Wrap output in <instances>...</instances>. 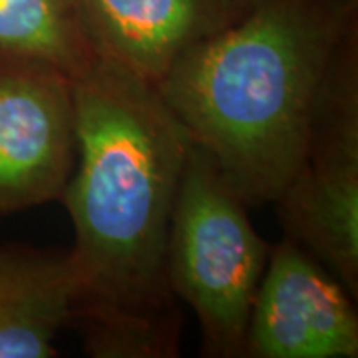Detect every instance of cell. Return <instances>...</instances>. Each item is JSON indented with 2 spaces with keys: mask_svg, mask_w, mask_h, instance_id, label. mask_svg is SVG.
Returning <instances> with one entry per match:
<instances>
[{
  "mask_svg": "<svg viewBox=\"0 0 358 358\" xmlns=\"http://www.w3.org/2000/svg\"><path fill=\"white\" fill-rule=\"evenodd\" d=\"M46 58L72 76L98 58L80 16L78 0H0V56Z\"/></svg>",
  "mask_w": 358,
  "mask_h": 358,
  "instance_id": "obj_9",
  "label": "cell"
},
{
  "mask_svg": "<svg viewBox=\"0 0 358 358\" xmlns=\"http://www.w3.org/2000/svg\"><path fill=\"white\" fill-rule=\"evenodd\" d=\"M78 162L60 203L74 227L70 329L94 358H173L183 313L166 273L192 136L154 84L96 58L76 78Z\"/></svg>",
  "mask_w": 358,
  "mask_h": 358,
  "instance_id": "obj_1",
  "label": "cell"
},
{
  "mask_svg": "<svg viewBox=\"0 0 358 358\" xmlns=\"http://www.w3.org/2000/svg\"><path fill=\"white\" fill-rule=\"evenodd\" d=\"M255 0H78L98 58L159 86L187 48L237 22Z\"/></svg>",
  "mask_w": 358,
  "mask_h": 358,
  "instance_id": "obj_7",
  "label": "cell"
},
{
  "mask_svg": "<svg viewBox=\"0 0 358 358\" xmlns=\"http://www.w3.org/2000/svg\"><path fill=\"white\" fill-rule=\"evenodd\" d=\"M72 319L68 249L0 247V358H54Z\"/></svg>",
  "mask_w": 358,
  "mask_h": 358,
  "instance_id": "obj_8",
  "label": "cell"
},
{
  "mask_svg": "<svg viewBox=\"0 0 358 358\" xmlns=\"http://www.w3.org/2000/svg\"><path fill=\"white\" fill-rule=\"evenodd\" d=\"M355 303L319 259L282 237L271 247L241 358H357Z\"/></svg>",
  "mask_w": 358,
  "mask_h": 358,
  "instance_id": "obj_6",
  "label": "cell"
},
{
  "mask_svg": "<svg viewBox=\"0 0 358 358\" xmlns=\"http://www.w3.org/2000/svg\"><path fill=\"white\" fill-rule=\"evenodd\" d=\"M78 162L76 78L40 56H0V217L60 201Z\"/></svg>",
  "mask_w": 358,
  "mask_h": 358,
  "instance_id": "obj_5",
  "label": "cell"
},
{
  "mask_svg": "<svg viewBox=\"0 0 358 358\" xmlns=\"http://www.w3.org/2000/svg\"><path fill=\"white\" fill-rule=\"evenodd\" d=\"M282 237L358 296V28L322 80L301 164L273 201Z\"/></svg>",
  "mask_w": 358,
  "mask_h": 358,
  "instance_id": "obj_4",
  "label": "cell"
},
{
  "mask_svg": "<svg viewBox=\"0 0 358 358\" xmlns=\"http://www.w3.org/2000/svg\"><path fill=\"white\" fill-rule=\"evenodd\" d=\"M358 0H255L187 48L159 94L251 209L281 195L301 164L322 80Z\"/></svg>",
  "mask_w": 358,
  "mask_h": 358,
  "instance_id": "obj_2",
  "label": "cell"
},
{
  "mask_svg": "<svg viewBox=\"0 0 358 358\" xmlns=\"http://www.w3.org/2000/svg\"><path fill=\"white\" fill-rule=\"evenodd\" d=\"M251 207L192 140L167 235L171 293L197 317L201 355L241 358L245 331L273 243L253 227Z\"/></svg>",
  "mask_w": 358,
  "mask_h": 358,
  "instance_id": "obj_3",
  "label": "cell"
}]
</instances>
